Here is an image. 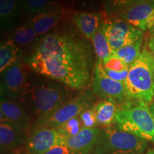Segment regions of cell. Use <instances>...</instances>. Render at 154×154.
Listing matches in <instances>:
<instances>
[{"mask_svg": "<svg viewBox=\"0 0 154 154\" xmlns=\"http://www.w3.org/2000/svg\"><path fill=\"white\" fill-rule=\"evenodd\" d=\"M24 61L37 74L74 89L88 86L95 67L90 45L68 34H46L36 42Z\"/></svg>", "mask_w": 154, "mask_h": 154, "instance_id": "1", "label": "cell"}, {"mask_svg": "<svg viewBox=\"0 0 154 154\" xmlns=\"http://www.w3.org/2000/svg\"><path fill=\"white\" fill-rule=\"evenodd\" d=\"M154 57L143 49L137 60L129 66L124 82L127 103L135 102L148 105L154 96Z\"/></svg>", "mask_w": 154, "mask_h": 154, "instance_id": "2", "label": "cell"}, {"mask_svg": "<svg viewBox=\"0 0 154 154\" xmlns=\"http://www.w3.org/2000/svg\"><path fill=\"white\" fill-rule=\"evenodd\" d=\"M147 140L111 126L101 131L94 154H140L147 149Z\"/></svg>", "mask_w": 154, "mask_h": 154, "instance_id": "3", "label": "cell"}, {"mask_svg": "<svg viewBox=\"0 0 154 154\" xmlns=\"http://www.w3.org/2000/svg\"><path fill=\"white\" fill-rule=\"evenodd\" d=\"M121 130L154 142V123L150 107L128 103L119 107L116 123Z\"/></svg>", "mask_w": 154, "mask_h": 154, "instance_id": "4", "label": "cell"}, {"mask_svg": "<svg viewBox=\"0 0 154 154\" xmlns=\"http://www.w3.org/2000/svg\"><path fill=\"white\" fill-rule=\"evenodd\" d=\"M32 109L38 117L48 115L67 101L68 94L60 84L47 82L34 86L29 91Z\"/></svg>", "mask_w": 154, "mask_h": 154, "instance_id": "5", "label": "cell"}, {"mask_svg": "<svg viewBox=\"0 0 154 154\" xmlns=\"http://www.w3.org/2000/svg\"><path fill=\"white\" fill-rule=\"evenodd\" d=\"M94 97L91 91H84L49 114L38 117L35 127L57 128L63 123L79 116L83 111L94 106Z\"/></svg>", "mask_w": 154, "mask_h": 154, "instance_id": "6", "label": "cell"}, {"mask_svg": "<svg viewBox=\"0 0 154 154\" xmlns=\"http://www.w3.org/2000/svg\"><path fill=\"white\" fill-rule=\"evenodd\" d=\"M92 89L99 98L117 106H121L127 103L124 83L113 80L108 76L103 69V61L98 59L94 67Z\"/></svg>", "mask_w": 154, "mask_h": 154, "instance_id": "7", "label": "cell"}, {"mask_svg": "<svg viewBox=\"0 0 154 154\" xmlns=\"http://www.w3.org/2000/svg\"><path fill=\"white\" fill-rule=\"evenodd\" d=\"M102 27L113 51L130 45L143 37V32L114 16L103 19Z\"/></svg>", "mask_w": 154, "mask_h": 154, "instance_id": "8", "label": "cell"}, {"mask_svg": "<svg viewBox=\"0 0 154 154\" xmlns=\"http://www.w3.org/2000/svg\"><path fill=\"white\" fill-rule=\"evenodd\" d=\"M68 138L61 134L57 128L35 127L26 141L27 154H44L57 146L66 145Z\"/></svg>", "mask_w": 154, "mask_h": 154, "instance_id": "9", "label": "cell"}, {"mask_svg": "<svg viewBox=\"0 0 154 154\" xmlns=\"http://www.w3.org/2000/svg\"><path fill=\"white\" fill-rule=\"evenodd\" d=\"M26 72L22 60H19L2 73L1 98L17 99L26 92Z\"/></svg>", "mask_w": 154, "mask_h": 154, "instance_id": "10", "label": "cell"}, {"mask_svg": "<svg viewBox=\"0 0 154 154\" xmlns=\"http://www.w3.org/2000/svg\"><path fill=\"white\" fill-rule=\"evenodd\" d=\"M113 14L143 32L151 31L154 28V0H147Z\"/></svg>", "mask_w": 154, "mask_h": 154, "instance_id": "11", "label": "cell"}, {"mask_svg": "<svg viewBox=\"0 0 154 154\" xmlns=\"http://www.w3.org/2000/svg\"><path fill=\"white\" fill-rule=\"evenodd\" d=\"M101 132L97 128H83L78 134L68 138L67 147L72 154H89L94 150Z\"/></svg>", "mask_w": 154, "mask_h": 154, "instance_id": "12", "label": "cell"}, {"mask_svg": "<svg viewBox=\"0 0 154 154\" xmlns=\"http://www.w3.org/2000/svg\"><path fill=\"white\" fill-rule=\"evenodd\" d=\"M0 111L1 121H10L24 131L29 129L31 126L29 116L24 109L17 103L1 98Z\"/></svg>", "mask_w": 154, "mask_h": 154, "instance_id": "13", "label": "cell"}, {"mask_svg": "<svg viewBox=\"0 0 154 154\" xmlns=\"http://www.w3.org/2000/svg\"><path fill=\"white\" fill-rule=\"evenodd\" d=\"M63 16V9L57 5L28 19L25 24L33 29L39 36L46 34L54 27Z\"/></svg>", "mask_w": 154, "mask_h": 154, "instance_id": "14", "label": "cell"}, {"mask_svg": "<svg viewBox=\"0 0 154 154\" xmlns=\"http://www.w3.org/2000/svg\"><path fill=\"white\" fill-rule=\"evenodd\" d=\"M26 131L10 121H1L0 143L2 151L14 150L26 142Z\"/></svg>", "mask_w": 154, "mask_h": 154, "instance_id": "15", "label": "cell"}, {"mask_svg": "<svg viewBox=\"0 0 154 154\" xmlns=\"http://www.w3.org/2000/svg\"><path fill=\"white\" fill-rule=\"evenodd\" d=\"M72 20L82 33L89 39H93L102 24V15L98 12H74Z\"/></svg>", "mask_w": 154, "mask_h": 154, "instance_id": "16", "label": "cell"}, {"mask_svg": "<svg viewBox=\"0 0 154 154\" xmlns=\"http://www.w3.org/2000/svg\"><path fill=\"white\" fill-rule=\"evenodd\" d=\"M22 0H0V23L1 30L14 28L19 15L22 13Z\"/></svg>", "mask_w": 154, "mask_h": 154, "instance_id": "17", "label": "cell"}, {"mask_svg": "<svg viewBox=\"0 0 154 154\" xmlns=\"http://www.w3.org/2000/svg\"><path fill=\"white\" fill-rule=\"evenodd\" d=\"M23 52L19 46L11 39L2 44L0 47V72L3 73L7 68L22 60Z\"/></svg>", "mask_w": 154, "mask_h": 154, "instance_id": "18", "label": "cell"}, {"mask_svg": "<svg viewBox=\"0 0 154 154\" xmlns=\"http://www.w3.org/2000/svg\"><path fill=\"white\" fill-rule=\"evenodd\" d=\"M94 106L96 109L97 125L106 128L116 123V116L119 110L118 106L116 103L102 100L96 103Z\"/></svg>", "mask_w": 154, "mask_h": 154, "instance_id": "19", "label": "cell"}, {"mask_svg": "<svg viewBox=\"0 0 154 154\" xmlns=\"http://www.w3.org/2000/svg\"><path fill=\"white\" fill-rule=\"evenodd\" d=\"M57 0H22V13L30 18L57 6Z\"/></svg>", "mask_w": 154, "mask_h": 154, "instance_id": "20", "label": "cell"}, {"mask_svg": "<svg viewBox=\"0 0 154 154\" xmlns=\"http://www.w3.org/2000/svg\"><path fill=\"white\" fill-rule=\"evenodd\" d=\"M91 41L94 44L96 59L103 61L112 55L113 49H111L109 41L105 35L104 31L102 27V24Z\"/></svg>", "mask_w": 154, "mask_h": 154, "instance_id": "21", "label": "cell"}, {"mask_svg": "<svg viewBox=\"0 0 154 154\" xmlns=\"http://www.w3.org/2000/svg\"><path fill=\"white\" fill-rule=\"evenodd\" d=\"M143 39L142 37L130 45L125 46L121 49L113 51V54L120 58L130 66L135 61L137 60L141 53L140 49L143 44Z\"/></svg>", "mask_w": 154, "mask_h": 154, "instance_id": "22", "label": "cell"}, {"mask_svg": "<svg viewBox=\"0 0 154 154\" xmlns=\"http://www.w3.org/2000/svg\"><path fill=\"white\" fill-rule=\"evenodd\" d=\"M38 34L33 29L24 24L15 29L11 34V40H13L17 46L26 47L30 45L36 41Z\"/></svg>", "mask_w": 154, "mask_h": 154, "instance_id": "23", "label": "cell"}, {"mask_svg": "<svg viewBox=\"0 0 154 154\" xmlns=\"http://www.w3.org/2000/svg\"><path fill=\"white\" fill-rule=\"evenodd\" d=\"M146 1L147 0H104L103 6L108 14H115L119 11Z\"/></svg>", "mask_w": 154, "mask_h": 154, "instance_id": "24", "label": "cell"}, {"mask_svg": "<svg viewBox=\"0 0 154 154\" xmlns=\"http://www.w3.org/2000/svg\"><path fill=\"white\" fill-rule=\"evenodd\" d=\"M82 128L83 126L79 116H76L63 123L57 128V130L63 136L69 138L78 134Z\"/></svg>", "mask_w": 154, "mask_h": 154, "instance_id": "25", "label": "cell"}, {"mask_svg": "<svg viewBox=\"0 0 154 154\" xmlns=\"http://www.w3.org/2000/svg\"><path fill=\"white\" fill-rule=\"evenodd\" d=\"M103 66L105 71L121 73L129 70V65L116 56L112 55L103 61Z\"/></svg>", "mask_w": 154, "mask_h": 154, "instance_id": "26", "label": "cell"}, {"mask_svg": "<svg viewBox=\"0 0 154 154\" xmlns=\"http://www.w3.org/2000/svg\"><path fill=\"white\" fill-rule=\"evenodd\" d=\"M79 116L82 121L83 128H91L97 126L96 109L94 105L83 111Z\"/></svg>", "mask_w": 154, "mask_h": 154, "instance_id": "27", "label": "cell"}, {"mask_svg": "<svg viewBox=\"0 0 154 154\" xmlns=\"http://www.w3.org/2000/svg\"><path fill=\"white\" fill-rule=\"evenodd\" d=\"M44 154H72V153L67 146L60 145L51 148Z\"/></svg>", "mask_w": 154, "mask_h": 154, "instance_id": "28", "label": "cell"}, {"mask_svg": "<svg viewBox=\"0 0 154 154\" xmlns=\"http://www.w3.org/2000/svg\"><path fill=\"white\" fill-rule=\"evenodd\" d=\"M150 111H151L152 116H153V123H154V103H153V104H152L151 106H150Z\"/></svg>", "mask_w": 154, "mask_h": 154, "instance_id": "29", "label": "cell"}, {"mask_svg": "<svg viewBox=\"0 0 154 154\" xmlns=\"http://www.w3.org/2000/svg\"><path fill=\"white\" fill-rule=\"evenodd\" d=\"M140 154H154V150H151V151L146 152V153H140Z\"/></svg>", "mask_w": 154, "mask_h": 154, "instance_id": "30", "label": "cell"}, {"mask_svg": "<svg viewBox=\"0 0 154 154\" xmlns=\"http://www.w3.org/2000/svg\"><path fill=\"white\" fill-rule=\"evenodd\" d=\"M151 38H153V39H154V28L153 29H151Z\"/></svg>", "mask_w": 154, "mask_h": 154, "instance_id": "31", "label": "cell"}, {"mask_svg": "<svg viewBox=\"0 0 154 154\" xmlns=\"http://www.w3.org/2000/svg\"><path fill=\"white\" fill-rule=\"evenodd\" d=\"M153 90H154V79H153Z\"/></svg>", "mask_w": 154, "mask_h": 154, "instance_id": "32", "label": "cell"}]
</instances>
